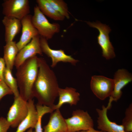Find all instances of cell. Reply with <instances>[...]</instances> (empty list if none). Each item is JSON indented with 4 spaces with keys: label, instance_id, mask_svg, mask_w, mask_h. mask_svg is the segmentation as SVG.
Instances as JSON below:
<instances>
[{
    "label": "cell",
    "instance_id": "cell-8",
    "mask_svg": "<svg viewBox=\"0 0 132 132\" xmlns=\"http://www.w3.org/2000/svg\"><path fill=\"white\" fill-rule=\"evenodd\" d=\"M113 84V79L103 76L94 75L92 77L90 88L98 98L104 100L110 96Z\"/></svg>",
    "mask_w": 132,
    "mask_h": 132
},
{
    "label": "cell",
    "instance_id": "cell-10",
    "mask_svg": "<svg viewBox=\"0 0 132 132\" xmlns=\"http://www.w3.org/2000/svg\"><path fill=\"white\" fill-rule=\"evenodd\" d=\"M113 79V89L108 103L110 104L113 101H117L121 98L122 89L132 81V75L125 69H119L115 72Z\"/></svg>",
    "mask_w": 132,
    "mask_h": 132
},
{
    "label": "cell",
    "instance_id": "cell-4",
    "mask_svg": "<svg viewBox=\"0 0 132 132\" xmlns=\"http://www.w3.org/2000/svg\"><path fill=\"white\" fill-rule=\"evenodd\" d=\"M72 115L65 119L67 132H76L94 128L93 121L87 111L77 110L73 111Z\"/></svg>",
    "mask_w": 132,
    "mask_h": 132
},
{
    "label": "cell",
    "instance_id": "cell-24",
    "mask_svg": "<svg viewBox=\"0 0 132 132\" xmlns=\"http://www.w3.org/2000/svg\"><path fill=\"white\" fill-rule=\"evenodd\" d=\"M10 126L6 119L0 117V132H7Z\"/></svg>",
    "mask_w": 132,
    "mask_h": 132
},
{
    "label": "cell",
    "instance_id": "cell-20",
    "mask_svg": "<svg viewBox=\"0 0 132 132\" xmlns=\"http://www.w3.org/2000/svg\"><path fill=\"white\" fill-rule=\"evenodd\" d=\"M4 79L5 82L12 91L14 97H19L20 94L16 79L12 75L11 70L6 67L4 73Z\"/></svg>",
    "mask_w": 132,
    "mask_h": 132
},
{
    "label": "cell",
    "instance_id": "cell-13",
    "mask_svg": "<svg viewBox=\"0 0 132 132\" xmlns=\"http://www.w3.org/2000/svg\"><path fill=\"white\" fill-rule=\"evenodd\" d=\"M32 16L28 14L21 20L22 34L19 41L16 43L19 51L28 44L34 37L39 35L32 22Z\"/></svg>",
    "mask_w": 132,
    "mask_h": 132
},
{
    "label": "cell",
    "instance_id": "cell-3",
    "mask_svg": "<svg viewBox=\"0 0 132 132\" xmlns=\"http://www.w3.org/2000/svg\"><path fill=\"white\" fill-rule=\"evenodd\" d=\"M33 25L37 29L40 36L48 40L60 31V26L57 23L50 22L41 11L37 5L34 8V14L32 17Z\"/></svg>",
    "mask_w": 132,
    "mask_h": 132
},
{
    "label": "cell",
    "instance_id": "cell-18",
    "mask_svg": "<svg viewBox=\"0 0 132 132\" xmlns=\"http://www.w3.org/2000/svg\"><path fill=\"white\" fill-rule=\"evenodd\" d=\"M4 56L6 67L11 70L14 66L16 56L19 52L15 41L6 43L3 47Z\"/></svg>",
    "mask_w": 132,
    "mask_h": 132
},
{
    "label": "cell",
    "instance_id": "cell-11",
    "mask_svg": "<svg viewBox=\"0 0 132 132\" xmlns=\"http://www.w3.org/2000/svg\"><path fill=\"white\" fill-rule=\"evenodd\" d=\"M40 36H37L21 50L18 53L14 62V66L17 68L28 59L36 56L42 55L43 53L40 43Z\"/></svg>",
    "mask_w": 132,
    "mask_h": 132
},
{
    "label": "cell",
    "instance_id": "cell-9",
    "mask_svg": "<svg viewBox=\"0 0 132 132\" xmlns=\"http://www.w3.org/2000/svg\"><path fill=\"white\" fill-rule=\"evenodd\" d=\"M40 43L42 53L51 59L52 63L51 66L52 68L55 67L57 63L60 62L69 63L73 65H75L78 61L71 56L66 54L63 50L52 49L49 45L47 40L41 36H40Z\"/></svg>",
    "mask_w": 132,
    "mask_h": 132
},
{
    "label": "cell",
    "instance_id": "cell-15",
    "mask_svg": "<svg viewBox=\"0 0 132 132\" xmlns=\"http://www.w3.org/2000/svg\"><path fill=\"white\" fill-rule=\"evenodd\" d=\"M51 113L47 124L43 127L44 132H67V127L65 119L59 109Z\"/></svg>",
    "mask_w": 132,
    "mask_h": 132
},
{
    "label": "cell",
    "instance_id": "cell-16",
    "mask_svg": "<svg viewBox=\"0 0 132 132\" xmlns=\"http://www.w3.org/2000/svg\"><path fill=\"white\" fill-rule=\"evenodd\" d=\"M5 28V38L6 43L13 41L22 28L21 20L16 18L4 16L2 20Z\"/></svg>",
    "mask_w": 132,
    "mask_h": 132
},
{
    "label": "cell",
    "instance_id": "cell-21",
    "mask_svg": "<svg viewBox=\"0 0 132 132\" xmlns=\"http://www.w3.org/2000/svg\"><path fill=\"white\" fill-rule=\"evenodd\" d=\"M53 8L57 11L67 19L69 18L66 3L62 0H48Z\"/></svg>",
    "mask_w": 132,
    "mask_h": 132
},
{
    "label": "cell",
    "instance_id": "cell-14",
    "mask_svg": "<svg viewBox=\"0 0 132 132\" xmlns=\"http://www.w3.org/2000/svg\"><path fill=\"white\" fill-rule=\"evenodd\" d=\"M80 96L79 93L74 88L69 87H66L65 88H59L58 92V103L52 108L54 111L59 109L65 103L68 104L71 106L76 105L80 100Z\"/></svg>",
    "mask_w": 132,
    "mask_h": 132
},
{
    "label": "cell",
    "instance_id": "cell-1",
    "mask_svg": "<svg viewBox=\"0 0 132 132\" xmlns=\"http://www.w3.org/2000/svg\"><path fill=\"white\" fill-rule=\"evenodd\" d=\"M38 70L32 89L37 103L51 108L58 96L59 88L56 76L44 59L38 57Z\"/></svg>",
    "mask_w": 132,
    "mask_h": 132
},
{
    "label": "cell",
    "instance_id": "cell-26",
    "mask_svg": "<svg viewBox=\"0 0 132 132\" xmlns=\"http://www.w3.org/2000/svg\"><path fill=\"white\" fill-rule=\"evenodd\" d=\"M76 132H104L101 130H97L95 129L94 128H92L89 129L80 131Z\"/></svg>",
    "mask_w": 132,
    "mask_h": 132
},
{
    "label": "cell",
    "instance_id": "cell-22",
    "mask_svg": "<svg viewBox=\"0 0 132 132\" xmlns=\"http://www.w3.org/2000/svg\"><path fill=\"white\" fill-rule=\"evenodd\" d=\"M122 125L126 132H132V103H130L126 109L125 116Z\"/></svg>",
    "mask_w": 132,
    "mask_h": 132
},
{
    "label": "cell",
    "instance_id": "cell-12",
    "mask_svg": "<svg viewBox=\"0 0 132 132\" xmlns=\"http://www.w3.org/2000/svg\"><path fill=\"white\" fill-rule=\"evenodd\" d=\"M111 106L108 104L106 107L102 106L101 109H96L98 117L97 120V128L104 132H126L123 126L112 122L109 119L107 115L108 110Z\"/></svg>",
    "mask_w": 132,
    "mask_h": 132
},
{
    "label": "cell",
    "instance_id": "cell-19",
    "mask_svg": "<svg viewBox=\"0 0 132 132\" xmlns=\"http://www.w3.org/2000/svg\"><path fill=\"white\" fill-rule=\"evenodd\" d=\"M36 2L39 9L44 15L55 21H62L65 18L55 11L48 0H37Z\"/></svg>",
    "mask_w": 132,
    "mask_h": 132
},
{
    "label": "cell",
    "instance_id": "cell-27",
    "mask_svg": "<svg viewBox=\"0 0 132 132\" xmlns=\"http://www.w3.org/2000/svg\"><path fill=\"white\" fill-rule=\"evenodd\" d=\"M33 128H29L27 132H35V131H33Z\"/></svg>",
    "mask_w": 132,
    "mask_h": 132
},
{
    "label": "cell",
    "instance_id": "cell-6",
    "mask_svg": "<svg viewBox=\"0 0 132 132\" xmlns=\"http://www.w3.org/2000/svg\"><path fill=\"white\" fill-rule=\"evenodd\" d=\"M2 6V13L5 16L14 18L20 20L30 12L28 0H5Z\"/></svg>",
    "mask_w": 132,
    "mask_h": 132
},
{
    "label": "cell",
    "instance_id": "cell-17",
    "mask_svg": "<svg viewBox=\"0 0 132 132\" xmlns=\"http://www.w3.org/2000/svg\"><path fill=\"white\" fill-rule=\"evenodd\" d=\"M28 112L26 117L21 122L15 132H24L30 128H34L37 119V113L34 100L28 101Z\"/></svg>",
    "mask_w": 132,
    "mask_h": 132
},
{
    "label": "cell",
    "instance_id": "cell-2",
    "mask_svg": "<svg viewBox=\"0 0 132 132\" xmlns=\"http://www.w3.org/2000/svg\"><path fill=\"white\" fill-rule=\"evenodd\" d=\"M38 57L36 55L28 59L16 68L20 96L26 101L33 98L32 89L38 72Z\"/></svg>",
    "mask_w": 132,
    "mask_h": 132
},
{
    "label": "cell",
    "instance_id": "cell-23",
    "mask_svg": "<svg viewBox=\"0 0 132 132\" xmlns=\"http://www.w3.org/2000/svg\"><path fill=\"white\" fill-rule=\"evenodd\" d=\"M13 94L12 91L4 81H0V101L6 95Z\"/></svg>",
    "mask_w": 132,
    "mask_h": 132
},
{
    "label": "cell",
    "instance_id": "cell-25",
    "mask_svg": "<svg viewBox=\"0 0 132 132\" xmlns=\"http://www.w3.org/2000/svg\"><path fill=\"white\" fill-rule=\"evenodd\" d=\"M5 66L3 58L0 57V81H4V73L6 67Z\"/></svg>",
    "mask_w": 132,
    "mask_h": 132
},
{
    "label": "cell",
    "instance_id": "cell-5",
    "mask_svg": "<svg viewBox=\"0 0 132 132\" xmlns=\"http://www.w3.org/2000/svg\"><path fill=\"white\" fill-rule=\"evenodd\" d=\"M90 27L98 30V42L102 50V56L107 60L114 58L115 56L114 48L110 42L109 34L111 30L108 26L97 21L91 22H86Z\"/></svg>",
    "mask_w": 132,
    "mask_h": 132
},
{
    "label": "cell",
    "instance_id": "cell-7",
    "mask_svg": "<svg viewBox=\"0 0 132 132\" xmlns=\"http://www.w3.org/2000/svg\"><path fill=\"white\" fill-rule=\"evenodd\" d=\"M28 112V101L19 96L14 97V101L7 114L6 119L13 128L17 127L26 117Z\"/></svg>",
    "mask_w": 132,
    "mask_h": 132
}]
</instances>
